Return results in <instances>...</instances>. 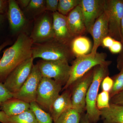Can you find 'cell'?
Segmentation results:
<instances>
[{"mask_svg":"<svg viewBox=\"0 0 123 123\" xmlns=\"http://www.w3.org/2000/svg\"><path fill=\"white\" fill-rule=\"evenodd\" d=\"M0 122L1 123H9L8 117L2 111H0Z\"/></svg>","mask_w":123,"mask_h":123,"instance_id":"38","label":"cell"},{"mask_svg":"<svg viewBox=\"0 0 123 123\" xmlns=\"http://www.w3.org/2000/svg\"><path fill=\"white\" fill-rule=\"evenodd\" d=\"M59 1L58 0H46V11H50L52 13L57 12Z\"/></svg>","mask_w":123,"mask_h":123,"instance_id":"30","label":"cell"},{"mask_svg":"<svg viewBox=\"0 0 123 123\" xmlns=\"http://www.w3.org/2000/svg\"><path fill=\"white\" fill-rule=\"evenodd\" d=\"M32 48L33 59L40 58L46 61L69 62L74 57L70 45L62 43L53 38L47 42L35 44Z\"/></svg>","mask_w":123,"mask_h":123,"instance_id":"3","label":"cell"},{"mask_svg":"<svg viewBox=\"0 0 123 123\" xmlns=\"http://www.w3.org/2000/svg\"><path fill=\"white\" fill-rule=\"evenodd\" d=\"M33 43L26 34L21 33L13 44L3 51L0 60V82L4 83L17 67L32 57Z\"/></svg>","mask_w":123,"mask_h":123,"instance_id":"1","label":"cell"},{"mask_svg":"<svg viewBox=\"0 0 123 123\" xmlns=\"http://www.w3.org/2000/svg\"><path fill=\"white\" fill-rule=\"evenodd\" d=\"M34 59L31 57L16 68L3 83L10 92L14 93L20 90L30 74Z\"/></svg>","mask_w":123,"mask_h":123,"instance_id":"11","label":"cell"},{"mask_svg":"<svg viewBox=\"0 0 123 123\" xmlns=\"http://www.w3.org/2000/svg\"><path fill=\"white\" fill-rule=\"evenodd\" d=\"M123 48V45L121 42L115 40L113 44L109 48V49L111 53L117 54L121 52Z\"/></svg>","mask_w":123,"mask_h":123,"instance_id":"31","label":"cell"},{"mask_svg":"<svg viewBox=\"0 0 123 123\" xmlns=\"http://www.w3.org/2000/svg\"><path fill=\"white\" fill-rule=\"evenodd\" d=\"M9 123H38L30 109L20 114L9 117Z\"/></svg>","mask_w":123,"mask_h":123,"instance_id":"22","label":"cell"},{"mask_svg":"<svg viewBox=\"0 0 123 123\" xmlns=\"http://www.w3.org/2000/svg\"><path fill=\"white\" fill-rule=\"evenodd\" d=\"M30 104V109L34 113L38 123H53L50 113L43 110L36 102H33Z\"/></svg>","mask_w":123,"mask_h":123,"instance_id":"21","label":"cell"},{"mask_svg":"<svg viewBox=\"0 0 123 123\" xmlns=\"http://www.w3.org/2000/svg\"><path fill=\"white\" fill-rule=\"evenodd\" d=\"M45 0H31L27 7L25 9L27 13L31 15H39L46 12Z\"/></svg>","mask_w":123,"mask_h":123,"instance_id":"24","label":"cell"},{"mask_svg":"<svg viewBox=\"0 0 123 123\" xmlns=\"http://www.w3.org/2000/svg\"><path fill=\"white\" fill-rule=\"evenodd\" d=\"M119 73L112 78L114 81V85L110 91V98L115 95L123 90V68L120 70Z\"/></svg>","mask_w":123,"mask_h":123,"instance_id":"26","label":"cell"},{"mask_svg":"<svg viewBox=\"0 0 123 123\" xmlns=\"http://www.w3.org/2000/svg\"><path fill=\"white\" fill-rule=\"evenodd\" d=\"M66 61L40 60L37 63L43 77L53 79L64 86L70 77L71 66Z\"/></svg>","mask_w":123,"mask_h":123,"instance_id":"5","label":"cell"},{"mask_svg":"<svg viewBox=\"0 0 123 123\" xmlns=\"http://www.w3.org/2000/svg\"><path fill=\"white\" fill-rule=\"evenodd\" d=\"M105 10L108 16V36L121 42L120 26L123 15V0H106Z\"/></svg>","mask_w":123,"mask_h":123,"instance_id":"8","label":"cell"},{"mask_svg":"<svg viewBox=\"0 0 123 123\" xmlns=\"http://www.w3.org/2000/svg\"><path fill=\"white\" fill-rule=\"evenodd\" d=\"M117 68L119 70L123 68V48L117 58Z\"/></svg>","mask_w":123,"mask_h":123,"instance_id":"35","label":"cell"},{"mask_svg":"<svg viewBox=\"0 0 123 123\" xmlns=\"http://www.w3.org/2000/svg\"><path fill=\"white\" fill-rule=\"evenodd\" d=\"M63 91L53 102L49 110V112L52 118L53 123L63 113L72 108L70 89L68 88Z\"/></svg>","mask_w":123,"mask_h":123,"instance_id":"17","label":"cell"},{"mask_svg":"<svg viewBox=\"0 0 123 123\" xmlns=\"http://www.w3.org/2000/svg\"><path fill=\"white\" fill-rule=\"evenodd\" d=\"M11 43H12V42H11V40H7V41L5 42L4 43L1 45H0V53L1 51L2 50V49H4L6 46L11 44ZM1 58L0 57V60Z\"/></svg>","mask_w":123,"mask_h":123,"instance_id":"40","label":"cell"},{"mask_svg":"<svg viewBox=\"0 0 123 123\" xmlns=\"http://www.w3.org/2000/svg\"><path fill=\"white\" fill-rule=\"evenodd\" d=\"M13 98V93L10 92L3 83L0 82V105Z\"/></svg>","mask_w":123,"mask_h":123,"instance_id":"28","label":"cell"},{"mask_svg":"<svg viewBox=\"0 0 123 123\" xmlns=\"http://www.w3.org/2000/svg\"><path fill=\"white\" fill-rule=\"evenodd\" d=\"M120 32H121V42L123 45V15L121 20V26H120Z\"/></svg>","mask_w":123,"mask_h":123,"instance_id":"41","label":"cell"},{"mask_svg":"<svg viewBox=\"0 0 123 123\" xmlns=\"http://www.w3.org/2000/svg\"><path fill=\"white\" fill-rule=\"evenodd\" d=\"M114 85V81L109 76L104 78L101 84L102 91L110 92L112 89Z\"/></svg>","mask_w":123,"mask_h":123,"instance_id":"29","label":"cell"},{"mask_svg":"<svg viewBox=\"0 0 123 123\" xmlns=\"http://www.w3.org/2000/svg\"><path fill=\"white\" fill-rule=\"evenodd\" d=\"M18 4L22 9H25L27 7L31 1V0H18L16 1Z\"/></svg>","mask_w":123,"mask_h":123,"instance_id":"36","label":"cell"},{"mask_svg":"<svg viewBox=\"0 0 123 123\" xmlns=\"http://www.w3.org/2000/svg\"><path fill=\"white\" fill-rule=\"evenodd\" d=\"M30 104L18 98H13L0 105V109L8 117L20 114L30 108Z\"/></svg>","mask_w":123,"mask_h":123,"instance_id":"18","label":"cell"},{"mask_svg":"<svg viewBox=\"0 0 123 123\" xmlns=\"http://www.w3.org/2000/svg\"><path fill=\"white\" fill-rule=\"evenodd\" d=\"M107 55L105 53H98L76 57L71 66L70 77L66 85L62 88L64 90L68 89L76 81L85 75L95 66L106 62Z\"/></svg>","mask_w":123,"mask_h":123,"instance_id":"4","label":"cell"},{"mask_svg":"<svg viewBox=\"0 0 123 123\" xmlns=\"http://www.w3.org/2000/svg\"><path fill=\"white\" fill-rule=\"evenodd\" d=\"M7 15L6 14H0V31L4 26L5 23L7 21Z\"/></svg>","mask_w":123,"mask_h":123,"instance_id":"37","label":"cell"},{"mask_svg":"<svg viewBox=\"0 0 123 123\" xmlns=\"http://www.w3.org/2000/svg\"><path fill=\"white\" fill-rule=\"evenodd\" d=\"M93 76V68L74 82L69 87L72 108L81 114L86 110V99Z\"/></svg>","mask_w":123,"mask_h":123,"instance_id":"7","label":"cell"},{"mask_svg":"<svg viewBox=\"0 0 123 123\" xmlns=\"http://www.w3.org/2000/svg\"><path fill=\"white\" fill-rule=\"evenodd\" d=\"M67 18L69 28L74 38L85 34L86 30L84 15L79 5L70 11Z\"/></svg>","mask_w":123,"mask_h":123,"instance_id":"16","label":"cell"},{"mask_svg":"<svg viewBox=\"0 0 123 123\" xmlns=\"http://www.w3.org/2000/svg\"><path fill=\"white\" fill-rule=\"evenodd\" d=\"M6 15L10 31L12 34L18 33L26 24L25 15L15 0H8Z\"/></svg>","mask_w":123,"mask_h":123,"instance_id":"15","label":"cell"},{"mask_svg":"<svg viewBox=\"0 0 123 123\" xmlns=\"http://www.w3.org/2000/svg\"><path fill=\"white\" fill-rule=\"evenodd\" d=\"M80 0H59L57 12L67 16L70 11L80 4Z\"/></svg>","mask_w":123,"mask_h":123,"instance_id":"25","label":"cell"},{"mask_svg":"<svg viewBox=\"0 0 123 123\" xmlns=\"http://www.w3.org/2000/svg\"><path fill=\"white\" fill-rule=\"evenodd\" d=\"M90 33L93 40V44L90 53L95 54L103 40L108 35V16L105 10L98 18L93 25Z\"/></svg>","mask_w":123,"mask_h":123,"instance_id":"14","label":"cell"},{"mask_svg":"<svg viewBox=\"0 0 123 123\" xmlns=\"http://www.w3.org/2000/svg\"><path fill=\"white\" fill-rule=\"evenodd\" d=\"M43 76L37 64L34 65L30 74L13 98L30 104L36 102L38 88Z\"/></svg>","mask_w":123,"mask_h":123,"instance_id":"9","label":"cell"},{"mask_svg":"<svg viewBox=\"0 0 123 123\" xmlns=\"http://www.w3.org/2000/svg\"><path fill=\"white\" fill-rule=\"evenodd\" d=\"M79 123H90L86 114H81Z\"/></svg>","mask_w":123,"mask_h":123,"instance_id":"39","label":"cell"},{"mask_svg":"<svg viewBox=\"0 0 123 123\" xmlns=\"http://www.w3.org/2000/svg\"><path fill=\"white\" fill-rule=\"evenodd\" d=\"M62 86L53 79L43 77L38 88L36 102L49 112L52 104L59 95Z\"/></svg>","mask_w":123,"mask_h":123,"instance_id":"6","label":"cell"},{"mask_svg":"<svg viewBox=\"0 0 123 123\" xmlns=\"http://www.w3.org/2000/svg\"><path fill=\"white\" fill-rule=\"evenodd\" d=\"M70 48L74 57H77L89 54L92 49V44L88 38L81 36L73 39Z\"/></svg>","mask_w":123,"mask_h":123,"instance_id":"20","label":"cell"},{"mask_svg":"<svg viewBox=\"0 0 123 123\" xmlns=\"http://www.w3.org/2000/svg\"><path fill=\"white\" fill-rule=\"evenodd\" d=\"M8 7V0H0V14H6Z\"/></svg>","mask_w":123,"mask_h":123,"instance_id":"34","label":"cell"},{"mask_svg":"<svg viewBox=\"0 0 123 123\" xmlns=\"http://www.w3.org/2000/svg\"><path fill=\"white\" fill-rule=\"evenodd\" d=\"M110 101L109 92L102 91L97 97L96 101L97 108L100 111L109 107L110 104Z\"/></svg>","mask_w":123,"mask_h":123,"instance_id":"27","label":"cell"},{"mask_svg":"<svg viewBox=\"0 0 123 123\" xmlns=\"http://www.w3.org/2000/svg\"><path fill=\"white\" fill-rule=\"evenodd\" d=\"M106 0H80L86 32L90 33L93 25L105 10Z\"/></svg>","mask_w":123,"mask_h":123,"instance_id":"12","label":"cell"},{"mask_svg":"<svg viewBox=\"0 0 123 123\" xmlns=\"http://www.w3.org/2000/svg\"><path fill=\"white\" fill-rule=\"evenodd\" d=\"M81 115L76 110L70 108L61 115L53 123H79Z\"/></svg>","mask_w":123,"mask_h":123,"instance_id":"23","label":"cell"},{"mask_svg":"<svg viewBox=\"0 0 123 123\" xmlns=\"http://www.w3.org/2000/svg\"><path fill=\"white\" fill-rule=\"evenodd\" d=\"M115 40L111 37L107 36L103 40L101 46H102L103 48H106L109 49L112 46Z\"/></svg>","mask_w":123,"mask_h":123,"instance_id":"33","label":"cell"},{"mask_svg":"<svg viewBox=\"0 0 123 123\" xmlns=\"http://www.w3.org/2000/svg\"><path fill=\"white\" fill-rule=\"evenodd\" d=\"M110 103L123 106V90L110 98Z\"/></svg>","mask_w":123,"mask_h":123,"instance_id":"32","label":"cell"},{"mask_svg":"<svg viewBox=\"0 0 123 123\" xmlns=\"http://www.w3.org/2000/svg\"><path fill=\"white\" fill-rule=\"evenodd\" d=\"M52 14L54 38L70 46L74 37L69 28L67 16L62 15L57 11Z\"/></svg>","mask_w":123,"mask_h":123,"instance_id":"13","label":"cell"},{"mask_svg":"<svg viewBox=\"0 0 123 123\" xmlns=\"http://www.w3.org/2000/svg\"><path fill=\"white\" fill-rule=\"evenodd\" d=\"M30 37L33 44L42 43L54 38L52 13L45 12L39 15Z\"/></svg>","mask_w":123,"mask_h":123,"instance_id":"10","label":"cell"},{"mask_svg":"<svg viewBox=\"0 0 123 123\" xmlns=\"http://www.w3.org/2000/svg\"><path fill=\"white\" fill-rule=\"evenodd\" d=\"M100 111L104 123H123V106L110 103L109 107Z\"/></svg>","mask_w":123,"mask_h":123,"instance_id":"19","label":"cell"},{"mask_svg":"<svg viewBox=\"0 0 123 123\" xmlns=\"http://www.w3.org/2000/svg\"><path fill=\"white\" fill-rule=\"evenodd\" d=\"M112 62L107 61L104 63L93 68V76L86 97V110L90 123H96L101 117V111L97 108L96 101L99 87L104 78L109 74L108 67Z\"/></svg>","mask_w":123,"mask_h":123,"instance_id":"2","label":"cell"}]
</instances>
